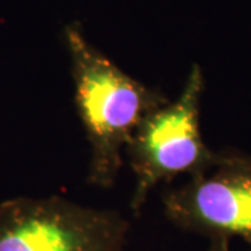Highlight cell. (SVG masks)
I'll list each match as a JSON object with an SVG mask.
<instances>
[{
    "label": "cell",
    "instance_id": "cell-3",
    "mask_svg": "<svg viewBox=\"0 0 251 251\" xmlns=\"http://www.w3.org/2000/svg\"><path fill=\"white\" fill-rule=\"evenodd\" d=\"M130 222L59 196L0 202V251H123Z\"/></svg>",
    "mask_w": 251,
    "mask_h": 251
},
{
    "label": "cell",
    "instance_id": "cell-2",
    "mask_svg": "<svg viewBox=\"0 0 251 251\" xmlns=\"http://www.w3.org/2000/svg\"><path fill=\"white\" fill-rule=\"evenodd\" d=\"M205 87L204 74L193 64L179 97L153 109L137 126L125 155L135 176L130 208L140 215L147 198L161 183L180 175L204 176L233 155V150L214 151L202 138L200 115Z\"/></svg>",
    "mask_w": 251,
    "mask_h": 251
},
{
    "label": "cell",
    "instance_id": "cell-5",
    "mask_svg": "<svg viewBox=\"0 0 251 251\" xmlns=\"http://www.w3.org/2000/svg\"><path fill=\"white\" fill-rule=\"evenodd\" d=\"M206 251H232L230 250V240L227 239H212L209 240V247Z\"/></svg>",
    "mask_w": 251,
    "mask_h": 251
},
{
    "label": "cell",
    "instance_id": "cell-4",
    "mask_svg": "<svg viewBox=\"0 0 251 251\" xmlns=\"http://www.w3.org/2000/svg\"><path fill=\"white\" fill-rule=\"evenodd\" d=\"M166 219L180 230L251 246V156L234 151L204 176L162 194Z\"/></svg>",
    "mask_w": 251,
    "mask_h": 251
},
{
    "label": "cell",
    "instance_id": "cell-1",
    "mask_svg": "<svg viewBox=\"0 0 251 251\" xmlns=\"http://www.w3.org/2000/svg\"><path fill=\"white\" fill-rule=\"evenodd\" d=\"M63 42L70 57L74 105L90 144L87 181L110 188L137 126L169 98L122 70L91 44L78 23L64 27Z\"/></svg>",
    "mask_w": 251,
    "mask_h": 251
}]
</instances>
